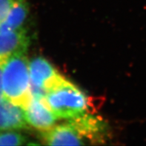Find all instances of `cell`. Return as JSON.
Segmentation results:
<instances>
[{
    "label": "cell",
    "instance_id": "1",
    "mask_svg": "<svg viewBox=\"0 0 146 146\" xmlns=\"http://www.w3.org/2000/svg\"><path fill=\"white\" fill-rule=\"evenodd\" d=\"M2 86L5 99L24 109L32 96L26 53L15 54L5 62Z\"/></svg>",
    "mask_w": 146,
    "mask_h": 146
},
{
    "label": "cell",
    "instance_id": "2",
    "mask_svg": "<svg viewBox=\"0 0 146 146\" xmlns=\"http://www.w3.org/2000/svg\"><path fill=\"white\" fill-rule=\"evenodd\" d=\"M44 99L57 119H70L89 113L91 106L88 97L68 80L48 92Z\"/></svg>",
    "mask_w": 146,
    "mask_h": 146
},
{
    "label": "cell",
    "instance_id": "3",
    "mask_svg": "<svg viewBox=\"0 0 146 146\" xmlns=\"http://www.w3.org/2000/svg\"><path fill=\"white\" fill-rule=\"evenodd\" d=\"M32 95L44 96L66 81L55 67L43 57L33 58L29 62Z\"/></svg>",
    "mask_w": 146,
    "mask_h": 146
},
{
    "label": "cell",
    "instance_id": "4",
    "mask_svg": "<svg viewBox=\"0 0 146 146\" xmlns=\"http://www.w3.org/2000/svg\"><path fill=\"white\" fill-rule=\"evenodd\" d=\"M23 110L26 121L31 127L45 132L55 126L57 118L47 104L44 96L32 95Z\"/></svg>",
    "mask_w": 146,
    "mask_h": 146
},
{
    "label": "cell",
    "instance_id": "5",
    "mask_svg": "<svg viewBox=\"0 0 146 146\" xmlns=\"http://www.w3.org/2000/svg\"><path fill=\"white\" fill-rule=\"evenodd\" d=\"M68 122L74 126L82 138H86L93 143H101L105 140L106 124L100 117L93 116L90 113H85L70 118Z\"/></svg>",
    "mask_w": 146,
    "mask_h": 146
},
{
    "label": "cell",
    "instance_id": "6",
    "mask_svg": "<svg viewBox=\"0 0 146 146\" xmlns=\"http://www.w3.org/2000/svg\"><path fill=\"white\" fill-rule=\"evenodd\" d=\"M30 38L24 28L13 32H0V63L17 54L26 53Z\"/></svg>",
    "mask_w": 146,
    "mask_h": 146
},
{
    "label": "cell",
    "instance_id": "7",
    "mask_svg": "<svg viewBox=\"0 0 146 146\" xmlns=\"http://www.w3.org/2000/svg\"><path fill=\"white\" fill-rule=\"evenodd\" d=\"M44 139L49 145H82L85 144L74 126L68 122L54 126L44 132Z\"/></svg>",
    "mask_w": 146,
    "mask_h": 146
},
{
    "label": "cell",
    "instance_id": "8",
    "mask_svg": "<svg viewBox=\"0 0 146 146\" xmlns=\"http://www.w3.org/2000/svg\"><path fill=\"white\" fill-rule=\"evenodd\" d=\"M24 110L8 100L0 102V131H17L28 128Z\"/></svg>",
    "mask_w": 146,
    "mask_h": 146
},
{
    "label": "cell",
    "instance_id": "9",
    "mask_svg": "<svg viewBox=\"0 0 146 146\" xmlns=\"http://www.w3.org/2000/svg\"><path fill=\"white\" fill-rule=\"evenodd\" d=\"M29 13L26 0H17L5 18L0 22V32H13L23 28Z\"/></svg>",
    "mask_w": 146,
    "mask_h": 146
},
{
    "label": "cell",
    "instance_id": "10",
    "mask_svg": "<svg viewBox=\"0 0 146 146\" xmlns=\"http://www.w3.org/2000/svg\"><path fill=\"white\" fill-rule=\"evenodd\" d=\"M25 141V137L16 131L0 132V145H22Z\"/></svg>",
    "mask_w": 146,
    "mask_h": 146
},
{
    "label": "cell",
    "instance_id": "11",
    "mask_svg": "<svg viewBox=\"0 0 146 146\" xmlns=\"http://www.w3.org/2000/svg\"><path fill=\"white\" fill-rule=\"evenodd\" d=\"M17 0H0V22L5 18Z\"/></svg>",
    "mask_w": 146,
    "mask_h": 146
},
{
    "label": "cell",
    "instance_id": "12",
    "mask_svg": "<svg viewBox=\"0 0 146 146\" xmlns=\"http://www.w3.org/2000/svg\"><path fill=\"white\" fill-rule=\"evenodd\" d=\"M4 63H0V102L5 99L4 96L3 86H2V73H3Z\"/></svg>",
    "mask_w": 146,
    "mask_h": 146
}]
</instances>
